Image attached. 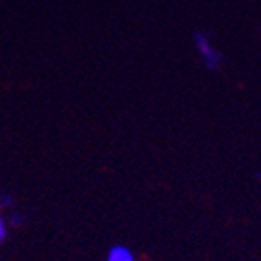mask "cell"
Wrapping results in <instances>:
<instances>
[{
	"mask_svg": "<svg viewBox=\"0 0 261 261\" xmlns=\"http://www.w3.org/2000/svg\"><path fill=\"white\" fill-rule=\"evenodd\" d=\"M257 177H259V181H261V172H259V174H257Z\"/></svg>",
	"mask_w": 261,
	"mask_h": 261,
	"instance_id": "obj_5",
	"label": "cell"
},
{
	"mask_svg": "<svg viewBox=\"0 0 261 261\" xmlns=\"http://www.w3.org/2000/svg\"><path fill=\"white\" fill-rule=\"evenodd\" d=\"M194 40H196V48L201 57V61H203V64H205L208 70H219L223 62L221 53L212 46L210 37L206 35V33H197Z\"/></svg>",
	"mask_w": 261,
	"mask_h": 261,
	"instance_id": "obj_1",
	"label": "cell"
},
{
	"mask_svg": "<svg viewBox=\"0 0 261 261\" xmlns=\"http://www.w3.org/2000/svg\"><path fill=\"white\" fill-rule=\"evenodd\" d=\"M106 261H135V257L126 247H122V245H115V247L108 252Z\"/></svg>",
	"mask_w": 261,
	"mask_h": 261,
	"instance_id": "obj_2",
	"label": "cell"
},
{
	"mask_svg": "<svg viewBox=\"0 0 261 261\" xmlns=\"http://www.w3.org/2000/svg\"><path fill=\"white\" fill-rule=\"evenodd\" d=\"M11 225H18V223H20V216H17V214H13V216H11Z\"/></svg>",
	"mask_w": 261,
	"mask_h": 261,
	"instance_id": "obj_4",
	"label": "cell"
},
{
	"mask_svg": "<svg viewBox=\"0 0 261 261\" xmlns=\"http://www.w3.org/2000/svg\"><path fill=\"white\" fill-rule=\"evenodd\" d=\"M6 232H8V221H6L4 216L0 214V241L6 238Z\"/></svg>",
	"mask_w": 261,
	"mask_h": 261,
	"instance_id": "obj_3",
	"label": "cell"
}]
</instances>
